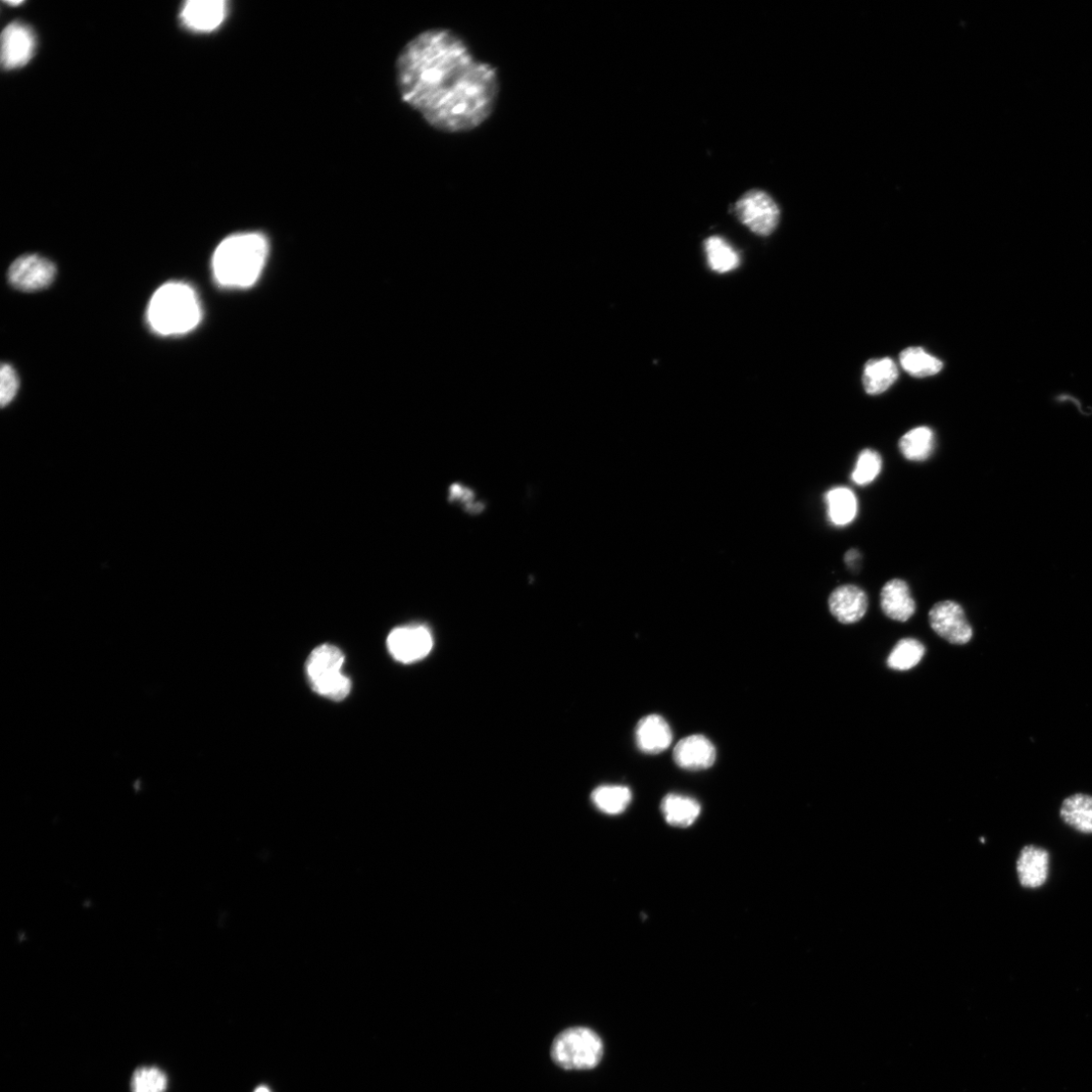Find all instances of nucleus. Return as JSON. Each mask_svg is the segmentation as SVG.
<instances>
[{
  "label": "nucleus",
  "mask_w": 1092,
  "mask_h": 1092,
  "mask_svg": "<svg viewBox=\"0 0 1092 1092\" xmlns=\"http://www.w3.org/2000/svg\"><path fill=\"white\" fill-rule=\"evenodd\" d=\"M638 749L645 754H660L671 746L673 733L669 723L658 714L641 718L635 729Z\"/></svg>",
  "instance_id": "16"
},
{
  "label": "nucleus",
  "mask_w": 1092,
  "mask_h": 1092,
  "mask_svg": "<svg viewBox=\"0 0 1092 1092\" xmlns=\"http://www.w3.org/2000/svg\"><path fill=\"white\" fill-rule=\"evenodd\" d=\"M881 608L884 614L896 621L907 622L916 612V602L907 582L893 579L881 590Z\"/></svg>",
  "instance_id": "15"
},
{
  "label": "nucleus",
  "mask_w": 1092,
  "mask_h": 1092,
  "mask_svg": "<svg viewBox=\"0 0 1092 1092\" xmlns=\"http://www.w3.org/2000/svg\"><path fill=\"white\" fill-rule=\"evenodd\" d=\"M881 470L880 455L873 450H864L860 453L852 473V481L859 486L869 485L879 476Z\"/></svg>",
  "instance_id": "27"
},
{
  "label": "nucleus",
  "mask_w": 1092,
  "mask_h": 1092,
  "mask_svg": "<svg viewBox=\"0 0 1092 1092\" xmlns=\"http://www.w3.org/2000/svg\"><path fill=\"white\" fill-rule=\"evenodd\" d=\"M255 1092H272V1091H271V1089H270V1088H269L268 1086L262 1085V1086H259V1087H258V1088H257V1089L255 1090Z\"/></svg>",
  "instance_id": "30"
},
{
  "label": "nucleus",
  "mask_w": 1092,
  "mask_h": 1092,
  "mask_svg": "<svg viewBox=\"0 0 1092 1092\" xmlns=\"http://www.w3.org/2000/svg\"><path fill=\"white\" fill-rule=\"evenodd\" d=\"M928 617L932 630L952 644L963 645L973 637V629L957 602L947 601L934 604Z\"/></svg>",
  "instance_id": "8"
},
{
  "label": "nucleus",
  "mask_w": 1092,
  "mask_h": 1092,
  "mask_svg": "<svg viewBox=\"0 0 1092 1092\" xmlns=\"http://www.w3.org/2000/svg\"><path fill=\"white\" fill-rule=\"evenodd\" d=\"M55 264L36 255L18 259L9 272L10 282L23 291L44 289L55 281Z\"/></svg>",
  "instance_id": "9"
},
{
  "label": "nucleus",
  "mask_w": 1092,
  "mask_h": 1092,
  "mask_svg": "<svg viewBox=\"0 0 1092 1092\" xmlns=\"http://www.w3.org/2000/svg\"><path fill=\"white\" fill-rule=\"evenodd\" d=\"M227 12L228 4L224 0H189L181 10L180 19L191 31L209 33L224 23Z\"/></svg>",
  "instance_id": "11"
},
{
  "label": "nucleus",
  "mask_w": 1092,
  "mask_h": 1092,
  "mask_svg": "<svg viewBox=\"0 0 1092 1092\" xmlns=\"http://www.w3.org/2000/svg\"><path fill=\"white\" fill-rule=\"evenodd\" d=\"M631 799V791L625 786H601L592 793V802L596 808L610 816L622 814L630 805Z\"/></svg>",
  "instance_id": "22"
},
{
  "label": "nucleus",
  "mask_w": 1092,
  "mask_h": 1092,
  "mask_svg": "<svg viewBox=\"0 0 1092 1092\" xmlns=\"http://www.w3.org/2000/svg\"><path fill=\"white\" fill-rule=\"evenodd\" d=\"M674 760L679 767L686 770H706L713 766L716 750L707 736L690 735L677 743Z\"/></svg>",
  "instance_id": "14"
},
{
  "label": "nucleus",
  "mask_w": 1092,
  "mask_h": 1092,
  "mask_svg": "<svg viewBox=\"0 0 1092 1092\" xmlns=\"http://www.w3.org/2000/svg\"><path fill=\"white\" fill-rule=\"evenodd\" d=\"M706 252L710 268L717 273H726L738 268L740 259L731 245L718 236L710 237L706 242Z\"/></svg>",
  "instance_id": "23"
},
{
  "label": "nucleus",
  "mask_w": 1092,
  "mask_h": 1092,
  "mask_svg": "<svg viewBox=\"0 0 1092 1092\" xmlns=\"http://www.w3.org/2000/svg\"><path fill=\"white\" fill-rule=\"evenodd\" d=\"M827 516L835 526H846L857 516L858 501L848 488L837 487L825 493Z\"/></svg>",
  "instance_id": "18"
},
{
  "label": "nucleus",
  "mask_w": 1092,
  "mask_h": 1092,
  "mask_svg": "<svg viewBox=\"0 0 1092 1092\" xmlns=\"http://www.w3.org/2000/svg\"><path fill=\"white\" fill-rule=\"evenodd\" d=\"M147 320L155 332L164 336L188 333L202 320L200 300L186 283H165L149 303Z\"/></svg>",
  "instance_id": "3"
},
{
  "label": "nucleus",
  "mask_w": 1092,
  "mask_h": 1092,
  "mask_svg": "<svg viewBox=\"0 0 1092 1092\" xmlns=\"http://www.w3.org/2000/svg\"><path fill=\"white\" fill-rule=\"evenodd\" d=\"M36 39L33 31L25 24H10L2 36V63L12 70L29 63L34 55Z\"/></svg>",
  "instance_id": "10"
},
{
  "label": "nucleus",
  "mask_w": 1092,
  "mask_h": 1092,
  "mask_svg": "<svg viewBox=\"0 0 1092 1092\" xmlns=\"http://www.w3.org/2000/svg\"><path fill=\"white\" fill-rule=\"evenodd\" d=\"M1050 853L1036 845L1025 846L1018 857L1016 869L1023 888L1038 889L1043 887L1050 876Z\"/></svg>",
  "instance_id": "12"
},
{
  "label": "nucleus",
  "mask_w": 1092,
  "mask_h": 1092,
  "mask_svg": "<svg viewBox=\"0 0 1092 1092\" xmlns=\"http://www.w3.org/2000/svg\"><path fill=\"white\" fill-rule=\"evenodd\" d=\"M901 364L904 370L915 378L934 376L942 369V363L921 347H910L904 351L901 355Z\"/></svg>",
  "instance_id": "25"
},
{
  "label": "nucleus",
  "mask_w": 1092,
  "mask_h": 1092,
  "mask_svg": "<svg viewBox=\"0 0 1092 1092\" xmlns=\"http://www.w3.org/2000/svg\"><path fill=\"white\" fill-rule=\"evenodd\" d=\"M859 559L860 555L856 550H851L846 555V562L849 567L855 566Z\"/></svg>",
  "instance_id": "29"
},
{
  "label": "nucleus",
  "mask_w": 1092,
  "mask_h": 1092,
  "mask_svg": "<svg viewBox=\"0 0 1092 1092\" xmlns=\"http://www.w3.org/2000/svg\"><path fill=\"white\" fill-rule=\"evenodd\" d=\"M269 255V242L261 233H240L223 240L213 256L216 281L228 288L253 286L262 275Z\"/></svg>",
  "instance_id": "2"
},
{
  "label": "nucleus",
  "mask_w": 1092,
  "mask_h": 1092,
  "mask_svg": "<svg viewBox=\"0 0 1092 1092\" xmlns=\"http://www.w3.org/2000/svg\"><path fill=\"white\" fill-rule=\"evenodd\" d=\"M345 662L343 653L334 645L323 644L308 658L306 671L310 686L321 697L342 702L349 697L352 682L342 674Z\"/></svg>",
  "instance_id": "4"
},
{
  "label": "nucleus",
  "mask_w": 1092,
  "mask_h": 1092,
  "mask_svg": "<svg viewBox=\"0 0 1092 1092\" xmlns=\"http://www.w3.org/2000/svg\"><path fill=\"white\" fill-rule=\"evenodd\" d=\"M899 378V370L895 362L885 358L872 360L865 366L863 383L869 394H880L887 390Z\"/></svg>",
  "instance_id": "19"
},
{
  "label": "nucleus",
  "mask_w": 1092,
  "mask_h": 1092,
  "mask_svg": "<svg viewBox=\"0 0 1092 1092\" xmlns=\"http://www.w3.org/2000/svg\"><path fill=\"white\" fill-rule=\"evenodd\" d=\"M8 4L11 5V6H19V5L22 4V2H10Z\"/></svg>",
  "instance_id": "31"
},
{
  "label": "nucleus",
  "mask_w": 1092,
  "mask_h": 1092,
  "mask_svg": "<svg viewBox=\"0 0 1092 1092\" xmlns=\"http://www.w3.org/2000/svg\"><path fill=\"white\" fill-rule=\"evenodd\" d=\"M601 1037L587 1028H572L561 1033L552 1047L555 1062L572 1070L591 1069L600 1064L603 1056Z\"/></svg>",
  "instance_id": "5"
},
{
  "label": "nucleus",
  "mask_w": 1092,
  "mask_h": 1092,
  "mask_svg": "<svg viewBox=\"0 0 1092 1092\" xmlns=\"http://www.w3.org/2000/svg\"><path fill=\"white\" fill-rule=\"evenodd\" d=\"M396 80L403 101L437 130L472 131L491 115L499 94L495 69L480 62L453 32L421 33L402 50Z\"/></svg>",
  "instance_id": "1"
},
{
  "label": "nucleus",
  "mask_w": 1092,
  "mask_h": 1092,
  "mask_svg": "<svg viewBox=\"0 0 1092 1092\" xmlns=\"http://www.w3.org/2000/svg\"><path fill=\"white\" fill-rule=\"evenodd\" d=\"M734 212L744 226L759 236L771 235L780 220L779 207L767 192L760 189L744 193L736 202Z\"/></svg>",
  "instance_id": "6"
},
{
  "label": "nucleus",
  "mask_w": 1092,
  "mask_h": 1092,
  "mask_svg": "<svg viewBox=\"0 0 1092 1092\" xmlns=\"http://www.w3.org/2000/svg\"><path fill=\"white\" fill-rule=\"evenodd\" d=\"M1060 819L1067 826L1081 834H1092V797L1076 793L1067 798L1060 808Z\"/></svg>",
  "instance_id": "17"
},
{
  "label": "nucleus",
  "mask_w": 1092,
  "mask_h": 1092,
  "mask_svg": "<svg viewBox=\"0 0 1092 1092\" xmlns=\"http://www.w3.org/2000/svg\"><path fill=\"white\" fill-rule=\"evenodd\" d=\"M662 812L671 825L686 827L699 819L702 808L691 798L669 794L662 803Z\"/></svg>",
  "instance_id": "20"
},
{
  "label": "nucleus",
  "mask_w": 1092,
  "mask_h": 1092,
  "mask_svg": "<svg viewBox=\"0 0 1092 1092\" xmlns=\"http://www.w3.org/2000/svg\"><path fill=\"white\" fill-rule=\"evenodd\" d=\"M19 389V378L14 368L8 364L2 366L0 371V403L8 406L15 398Z\"/></svg>",
  "instance_id": "28"
},
{
  "label": "nucleus",
  "mask_w": 1092,
  "mask_h": 1092,
  "mask_svg": "<svg viewBox=\"0 0 1092 1092\" xmlns=\"http://www.w3.org/2000/svg\"><path fill=\"white\" fill-rule=\"evenodd\" d=\"M167 1085L166 1074L155 1066L139 1067L131 1078L132 1092H165Z\"/></svg>",
  "instance_id": "26"
},
{
  "label": "nucleus",
  "mask_w": 1092,
  "mask_h": 1092,
  "mask_svg": "<svg viewBox=\"0 0 1092 1092\" xmlns=\"http://www.w3.org/2000/svg\"><path fill=\"white\" fill-rule=\"evenodd\" d=\"M934 448V434L928 427H917L906 433L900 440V451L912 462L928 460Z\"/></svg>",
  "instance_id": "21"
},
{
  "label": "nucleus",
  "mask_w": 1092,
  "mask_h": 1092,
  "mask_svg": "<svg viewBox=\"0 0 1092 1092\" xmlns=\"http://www.w3.org/2000/svg\"><path fill=\"white\" fill-rule=\"evenodd\" d=\"M830 613L842 624L859 622L868 609L866 593L855 585H842L829 596Z\"/></svg>",
  "instance_id": "13"
},
{
  "label": "nucleus",
  "mask_w": 1092,
  "mask_h": 1092,
  "mask_svg": "<svg viewBox=\"0 0 1092 1092\" xmlns=\"http://www.w3.org/2000/svg\"><path fill=\"white\" fill-rule=\"evenodd\" d=\"M926 654L925 645L915 638H904L893 648L887 666L895 671H909L918 666Z\"/></svg>",
  "instance_id": "24"
},
{
  "label": "nucleus",
  "mask_w": 1092,
  "mask_h": 1092,
  "mask_svg": "<svg viewBox=\"0 0 1092 1092\" xmlns=\"http://www.w3.org/2000/svg\"><path fill=\"white\" fill-rule=\"evenodd\" d=\"M386 642L391 657L403 664H412L423 660L433 648L432 634L424 625L394 628L388 634Z\"/></svg>",
  "instance_id": "7"
}]
</instances>
